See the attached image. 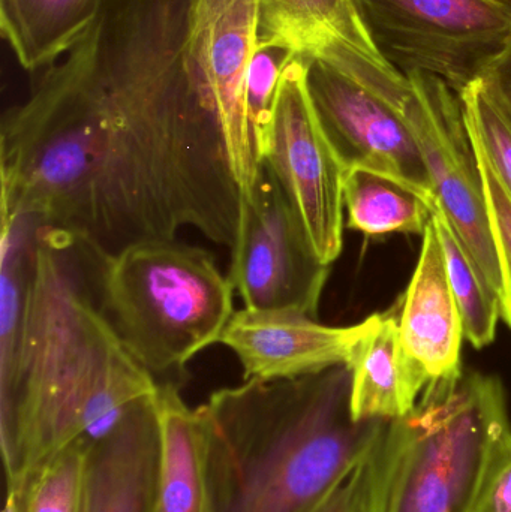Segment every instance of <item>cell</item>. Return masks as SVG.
Wrapping results in <instances>:
<instances>
[{"instance_id":"cell-1","label":"cell","mask_w":511,"mask_h":512,"mask_svg":"<svg viewBox=\"0 0 511 512\" xmlns=\"http://www.w3.org/2000/svg\"><path fill=\"white\" fill-rule=\"evenodd\" d=\"M197 0H101L0 131L2 215L107 258L192 228L233 248L242 194L195 74Z\"/></svg>"},{"instance_id":"cell-2","label":"cell","mask_w":511,"mask_h":512,"mask_svg":"<svg viewBox=\"0 0 511 512\" xmlns=\"http://www.w3.org/2000/svg\"><path fill=\"white\" fill-rule=\"evenodd\" d=\"M158 393L99 309L93 255L30 225L20 319L0 339L6 492H20L72 442L104 441Z\"/></svg>"},{"instance_id":"cell-3","label":"cell","mask_w":511,"mask_h":512,"mask_svg":"<svg viewBox=\"0 0 511 512\" xmlns=\"http://www.w3.org/2000/svg\"><path fill=\"white\" fill-rule=\"evenodd\" d=\"M350 367L249 379L204 403L213 512H311L369 459L389 421L356 420Z\"/></svg>"},{"instance_id":"cell-4","label":"cell","mask_w":511,"mask_h":512,"mask_svg":"<svg viewBox=\"0 0 511 512\" xmlns=\"http://www.w3.org/2000/svg\"><path fill=\"white\" fill-rule=\"evenodd\" d=\"M511 430L503 384L464 372L431 382L386 424L368 469V512H471L498 442Z\"/></svg>"},{"instance_id":"cell-5","label":"cell","mask_w":511,"mask_h":512,"mask_svg":"<svg viewBox=\"0 0 511 512\" xmlns=\"http://www.w3.org/2000/svg\"><path fill=\"white\" fill-rule=\"evenodd\" d=\"M93 283L102 315L156 381L182 376L234 313L233 285L213 255L177 240L95 255Z\"/></svg>"},{"instance_id":"cell-6","label":"cell","mask_w":511,"mask_h":512,"mask_svg":"<svg viewBox=\"0 0 511 512\" xmlns=\"http://www.w3.org/2000/svg\"><path fill=\"white\" fill-rule=\"evenodd\" d=\"M318 119L345 168L389 177L434 204V189L408 122L413 80L345 45L305 59Z\"/></svg>"},{"instance_id":"cell-7","label":"cell","mask_w":511,"mask_h":512,"mask_svg":"<svg viewBox=\"0 0 511 512\" xmlns=\"http://www.w3.org/2000/svg\"><path fill=\"white\" fill-rule=\"evenodd\" d=\"M384 62L428 74L461 95L511 44V0H356Z\"/></svg>"},{"instance_id":"cell-8","label":"cell","mask_w":511,"mask_h":512,"mask_svg":"<svg viewBox=\"0 0 511 512\" xmlns=\"http://www.w3.org/2000/svg\"><path fill=\"white\" fill-rule=\"evenodd\" d=\"M260 162L296 210L315 254L332 264L344 246L347 168L312 104L303 57H294L279 81Z\"/></svg>"},{"instance_id":"cell-9","label":"cell","mask_w":511,"mask_h":512,"mask_svg":"<svg viewBox=\"0 0 511 512\" xmlns=\"http://www.w3.org/2000/svg\"><path fill=\"white\" fill-rule=\"evenodd\" d=\"M330 265L324 264L266 165L242 194L228 279L248 309L293 310L315 318Z\"/></svg>"},{"instance_id":"cell-10","label":"cell","mask_w":511,"mask_h":512,"mask_svg":"<svg viewBox=\"0 0 511 512\" xmlns=\"http://www.w3.org/2000/svg\"><path fill=\"white\" fill-rule=\"evenodd\" d=\"M407 114L435 198L468 255L503 297V277L489 227L479 162L458 93L440 78L410 74Z\"/></svg>"},{"instance_id":"cell-11","label":"cell","mask_w":511,"mask_h":512,"mask_svg":"<svg viewBox=\"0 0 511 512\" xmlns=\"http://www.w3.org/2000/svg\"><path fill=\"white\" fill-rule=\"evenodd\" d=\"M257 12L258 0H219L206 11L197 9L191 39L192 65L218 114L240 194L249 191L260 165L246 108Z\"/></svg>"},{"instance_id":"cell-12","label":"cell","mask_w":511,"mask_h":512,"mask_svg":"<svg viewBox=\"0 0 511 512\" xmlns=\"http://www.w3.org/2000/svg\"><path fill=\"white\" fill-rule=\"evenodd\" d=\"M377 313L350 327H329L293 310H234L219 343L243 367V379L284 381L315 375L353 358Z\"/></svg>"},{"instance_id":"cell-13","label":"cell","mask_w":511,"mask_h":512,"mask_svg":"<svg viewBox=\"0 0 511 512\" xmlns=\"http://www.w3.org/2000/svg\"><path fill=\"white\" fill-rule=\"evenodd\" d=\"M398 307L402 346L429 384L461 373L464 324L432 219L423 233L416 270Z\"/></svg>"},{"instance_id":"cell-14","label":"cell","mask_w":511,"mask_h":512,"mask_svg":"<svg viewBox=\"0 0 511 512\" xmlns=\"http://www.w3.org/2000/svg\"><path fill=\"white\" fill-rule=\"evenodd\" d=\"M156 402L147 403L87 454L84 512H153L159 472Z\"/></svg>"},{"instance_id":"cell-15","label":"cell","mask_w":511,"mask_h":512,"mask_svg":"<svg viewBox=\"0 0 511 512\" xmlns=\"http://www.w3.org/2000/svg\"><path fill=\"white\" fill-rule=\"evenodd\" d=\"M159 472L153 512H213L203 406L192 409L176 382H159Z\"/></svg>"},{"instance_id":"cell-16","label":"cell","mask_w":511,"mask_h":512,"mask_svg":"<svg viewBox=\"0 0 511 512\" xmlns=\"http://www.w3.org/2000/svg\"><path fill=\"white\" fill-rule=\"evenodd\" d=\"M351 412L356 420L392 421L407 415L429 381L401 343L398 313H377V321L348 363Z\"/></svg>"},{"instance_id":"cell-17","label":"cell","mask_w":511,"mask_h":512,"mask_svg":"<svg viewBox=\"0 0 511 512\" xmlns=\"http://www.w3.org/2000/svg\"><path fill=\"white\" fill-rule=\"evenodd\" d=\"M257 45L285 48L303 59L345 45L384 62L363 26L356 0H258Z\"/></svg>"},{"instance_id":"cell-18","label":"cell","mask_w":511,"mask_h":512,"mask_svg":"<svg viewBox=\"0 0 511 512\" xmlns=\"http://www.w3.org/2000/svg\"><path fill=\"white\" fill-rule=\"evenodd\" d=\"M101 0H0V27L18 63L50 66L92 27Z\"/></svg>"},{"instance_id":"cell-19","label":"cell","mask_w":511,"mask_h":512,"mask_svg":"<svg viewBox=\"0 0 511 512\" xmlns=\"http://www.w3.org/2000/svg\"><path fill=\"white\" fill-rule=\"evenodd\" d=\"M434 204L389 177L363 168L345 171L347 227L365 236L423 234Z\"/></svg>"},{"instance_id":"cell-20","label":"cell","mask_w":511,"mask_h":512,"mask_svg":"<svg viewBox=\"0 0 511 512\" xmlns=\"http://www.w3.org/2000/svg\"><path fill=\"white\" fill-rule=\"evenodd\" d=\"M431 219L443 248L450 286L461 310L465 339L474 348H485L494 342L497 334L500 295L489 286L468 255L438 201L432 206Z\"/></svg>"},{"instance_id":"cell-21","label":"cell","mask_w":511,"mask_h":512,"mask_svg":"<svg viewBox=\"0 0 511 512\" xmlns=\"http://www.w3.org/2000/svg\"><path fill=\"white\" fill-rule=\"evenodd\" d=\"M89 447L75 441L48 460L20 492L12 493L18 512H84Z\"/></svg>"},{"instance_id":"cell-22","label":"cell","mask_w":511,"mask_h":512,"mask_svg":"<svg viewBox=\"0 0 511 512\" xmlns=\"http://www.w3.org/2000/svg\"><path fill=\"white\" fill-rule=\"evenodd\" d=\"M468 131L473 132L511 194V105L489 78L459 95Z\"/></svg>"},{"instance_id":"cell-23","label":"cell","mask_w":511,"mask_h":512,"mask_svg":"<svg viewBox=\"0 0 511 512\" xmlns=\"http://www.w3.org/2000/svg\"><path fill=\"white\" fill-rule=\"evenodd\" d=\"M294 57L285 48L255 45L246 77V108L257 161L272 120L279 81Z\"/></svg>"},{"instance_id":"cell-24","label":"cell","mask_w":511,"mask_h":512,"mask_svg":"<svg viewBox=\"0 0 511 512\" xmlns=\"http://www.w3.org/2000/svg\"><path fill=\"white\" fill-rule=\"evenodd\" d=\"M468 134L479 162L489 227H491L495 252H497L501 277H503L501 316L511 328V194L501 182L479 138L473 132L468 131Z\"/></svg>"},{"instance_id":"cell-25","label":"cell","mask_w":511,"mask_h":512,"mask_svg":"<svg viewBox=\"0 0 511 512\" xmlns=\"http://www.w3.org/2000/svg\"><path fill=\"white\" fill-rule=\"evenodd\" d=\"M471 512H511V430L492 453Z\"/></svg>"},{"instance_id":"cell-26","label":"cell","mask_w":511,"mask_h":512,"mask_svg":"<svg viewBox=\"0 0 511 512\" xmlns=\"http://www.w3.org/2000/svg\"><path fill=\"white\" fill-rule=\"evenodd\" d=\"M360 463L311 512H368V469Z\"/></svg>"},{"instance_id":"cell-27","label":"cell","mask_w":511,"mask_h":512,"mask_svg":"<svg viewBox=\"0 0 511 512\" xmlns=\"http://www.w3.org/2000/svg\"><path fill=\"white\" fill-rule=\"evenodd\" d=\"M486 78L497 86L501 95L511 105V44Z\"/></svg>"},{"instance_id":"cell-28","label":"cell","mask_w":511,"mask_h":512,"mask_svg":"<svg viewBox=\"0 0 511 512\" xmlns=\"http://www.w3.org/2000/svg\"><path fill=\"white\" fill-rule=\"evenodd\" d=\"M2 512H18L17 501H15V496L12 493L6 492L5 508Z\"/></svg>"},{"instance_id":"cell-29","label":"cell","mask_w":511,"mask_h":512,"mask_svg":"<svg viewBox=\"0 0 511 512\" xmlns=\"http://www.w3.org/2000/svg\"><path fill=\"white\" fill-rule=\"evenodd\" d=\"M216 0H197L198 9H207L215 3Z\"/></svg>"}]
</instances>
